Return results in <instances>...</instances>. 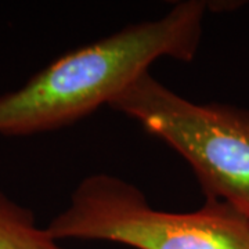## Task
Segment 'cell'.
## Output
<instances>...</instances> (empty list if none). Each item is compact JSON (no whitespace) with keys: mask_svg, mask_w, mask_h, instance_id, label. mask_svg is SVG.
<instances>
[{"mask_svg":"<svg viewBox=\"0 0 249 249\" xmlns=\"http://www.w3.org/2000/svg\"><path fill=\"white\" fill-rule=\"evenodd\" d=\"M209 3L186 0L155 19L55 58L17 90L0 96V136L57 130L111 106L160 58L193 61Z\"/></svg>","mask_w":249,"mask_h":249,"instance_id":"cell-1","label":"cell"},{"mask_svg":"<svg viewBox=\"0 0 249 249\" xmlns=\"http://www.w3.org/2000/svg\"><path fill=\"white\" fill-rule=\"evenodd\" d=\"M46 229L58 241L134 249H249V219L226 204L205 199L193 212L160 211L140 188L108 173L83 178Z\"/></svg>","mask_w":249,"mask_h":249,"instance_id":"cell-2","label":"cell"},{"mask_svg":"<svg viewBox=\"0 0 249 249\" xmlns=\"http://www.w3.org/2000/svg\"><path fill=\"white\" fill-rule=\"evenodd\" d=\"M176 151L194 172L206 199L249 219V108L196 103L150 72L109 106Z\"/></svg>","mask_w":249,"mask_h":249,"instance_id":"cell-3","label":"cell"},{"mask_svg":"<svg viewBox=\"0 0 249 249\" xmlns=\"http://www.w3.org/2000/svg\"><path fill=\"white\" fill-rule=\"evenodd\" d=\"M0 249H65L35 214L0 191Z\"/></svg>","mask_w":249,"mask_h":249,"instance_id":"cell-4","label":"cell"}]
</instances>
